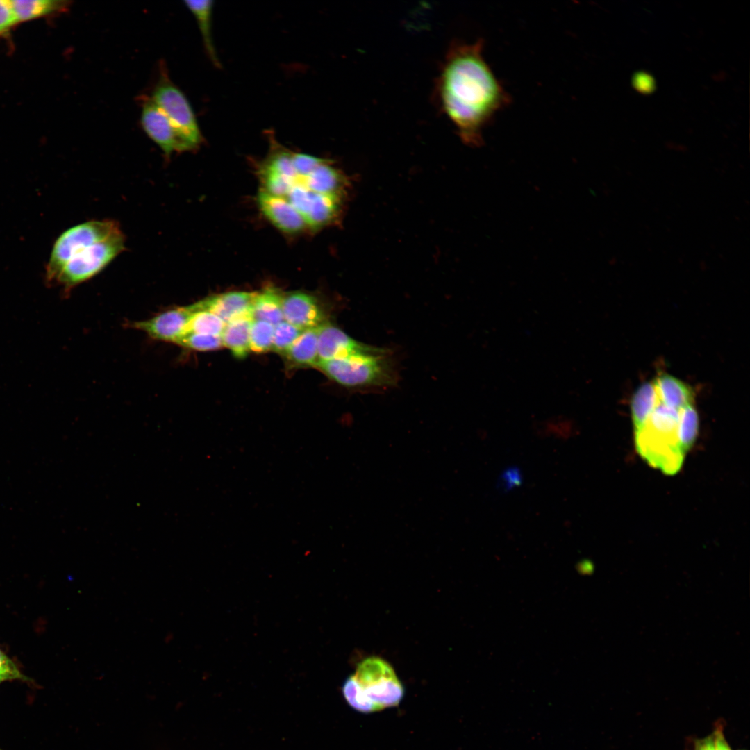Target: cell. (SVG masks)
<instances>
[{
	"label": "cell",
	"mask_w": 750,
	"mask_h": 750,
	"mask_svg": "<svg viewBox=\"0 0 750 750\" xmlns=\"http://www.w3.org/2000/svg\"><path fill=\"white\" fill-rule=\"evenodd\" d=\"M257 292L236 291L210 296L192 305L194 310L209 311L226 324L233 320L251 317V309Z\"/></svg>",
	"instance_id": "9"
},
{
	"label": "cell",
	"mask_w": 750,
	"mask_h": 750,
	"mask_svg": "<svg viewBox=\"0 0 750 750\" xmlns=\"http://www.w3.org/2000/svg\"><path fill=\"white\" fill-rule=\"evenodd\" d=\"M274 326L261 320L253 319L249 335V350L266 353L272 349Z\"/></svg>",
	"instance_id": "22"
},
{
	"label": "cell",
	"mask_w": 750,
	"mask_h": 750,
	"mask_svg": "<svg viewBox=\"0 0 750 750\" xmlns=\"http://www.w3.org/2000/svg\"><path fill=\"white\" fill-rule=\"evenodd\" d=\"M658 403L653 382L644 383L635 391L631 403L634 433L642 429Z\"/></svg>",
	"instance_id": "17"
},
{
	"label": "cell",
	"mask_w": 750,
	"mask_h": 750,
	"mask_svg": "<svg viewBox=\"0 0 750 750\" xmlns=\"http://www.w3.org/2000/svg\"><path fill=\"white\" fill-rule=\"evenodd\" d=\"M190 316L186 333L221 335L226 323L215 314L203 310H194Z\"/></svg>",
	"instance_id": "21"
},
{
	"label": "cell",
	"mask_w": 750,
	"mask_h": 750,
	"mask_svg": "<svg viewBox=\"0 0 750 750\" xmlns=\"http://www.w3.org/2000/svg\"><path fill=\"white\" fill-rule=\"evenodd\" d=\"M17 23L66 10L69 2L62 0H10Z\"/></svg>",
	"instance_id": "18"
},
{
	"label": "cell",
	"mask_w": 750,
	"mask_h": 750,
	"mask_svg": "<svg viewBox=\"0 0 750 750\" xmlns=\"http://www.w3.org/2000/svg\"><path fill=\"white\" fill-rule=\"evenodd\" d=\"M0 750H2V749H0Z\"/></svg>",
	"instance_id": "31"
},
{
	"label": "cell",
	"mask_w": 750,
	"mask_h": 750,
	"mask_svg": "<svg viewBox=\"0 0 750 750\" xmlns=\"http://www.w3.org/2000/svg\"><path fill=\"white\" fill-rule=\"evenodd\" d=\"M192 312L190 305L176 306L148 319L131 322L130 327L146 333L153 340L177 344L186 333Z\"/></svg>",
	"instance_id": "6"
},
{
	"label": "cell",
	"mask_w": 750,
	"mask_h": 750,
	"mask_svg": "<svg viewBox=\"0 0 750 750\" xmlns=\"http://www.w3.org/2000/svg\"><path fill=\"white\" fill-rule=\"evenodd\" d=\"M715 750H731L726 742L722 733L717 731L715 733Z\"/></svg>",
	"instance_id": "30"
},
{
	"label": "cell",
	"mask_w": 750,
	"mask_h": 750,
	"mask_svg": "<svg viewBox=\"0 0 750 750\" xmlns=\"http://www.w3.org/2000/svg\"><path fill=\"white\" fill-rule=\"evenodd\" d=\"M177 345L199 351L216 350L223 346L221 335L199 333L185 334L179 340Z\"/></svg>",
	"instance_id": "24"
},
{
	"label": "cell",
	"mask_w": 750,
	"mask_h": 750,
	"mask_svg": "<svg viewBox=\"0 0 750 750\" xmlns=\"http://www.w3.org/2000/svg\"><path fill=\"white\" fill-rule=\"evenodd\" d=\"M342 693L347 702L354 710L364 713L374 712L352 675L344 681Z\"/></svg>",
	"instance_id": "25"
},
{
	"label": "cell",
	"mask_w": 750,
	"mask_h": 750,
	"mask_svg": "<svg viewBox=\"0 0 750 750\" xmlns=\"http://www.w3.org/2000/svg\"><path fill=\"white\" fill-rule=\"evenodd\" d=\"M352 676L374 712L397 706L403 697V687L393 668L381 658L363 660Z\"/></svg>",
	"instance_id": "5"
},
{
	"label": "cell",
	"mask_w": 750,
	"mask_h": 750,
	"mask_svg": "<svg viewBox=\"0 0 750 750\" xmlns=\"http://www.w3.org/2000/svg\"><path fill=\"white\" fill-rule=\"evenodd\" d=\"M371 347V345L356 340L328 322H324L318 327L319 361L344 358L365 351Z\"/></svg>",
	"instance_id": "10"
},
{
	"label": "cell",
	"mask_w": 750,
	"mask_h": 750,
	"mask_svg": "<svg viewBox=\"0 0 750 750\" xmlns=\"http://www.w3.org/2000/svg\"><path fill=\"white\" fill-rule=\"evenodd\" d=\"M257 202L262 214L280 231L297 233L308 228L300 213L285 198L261 190Z\"/></svg>",
	"instance_id": "11"
},
{
	"label": "cell",
	"mask_w": 750,
	"mask_h": 750,
	"mask_svg": "<svg viewBox=\"0 0 750 750\" xmlns=\"http://www.w3.org/2000/svg\"><path fill=\"white\" fill-rule=\"evenodd\" d=\"M317 338L318 327L303 330L283 356L294 366L316 367Z\"/></svg>",
	"instance_id": "14"
},
{
	"label": "cell",
	"mask_w": 750,
	"mask_h": 750,
	"mask_svg": "<svg viewBox=\"0 0 750 750\" xmlns=\"http://www.w3.org/2000/svg\"><path fill=\"white\" fill-rule=\"evenodd\" d=\"M303 330L283 320L274 326L272 349L284 355Z\"/></svg>",
	"instance_id": "23"
},
{
	"label": "cell",
	"mask_w": 750,
	"mask_h": 750,
	"mask_svg": "<svg viewBox=\"0 0 750 750\" xmlns=\"http://www.w3.org/2000/svg\"><path fill=\"white\" fill-rule=\"evenodd\" d=\"M282 308L284 320L301 330L326 322L322 308L312 294L299 291L283 294Z\"/></svg>",
	"instance_id": "8"
},
{
	"label": "cell",
	"mask_w": 750,
	"mask_h": 750,
	"mask_svg": "<svg viewBox=\"0 0 750 750\" xmlns=\"http://www.w3.org/2000/svg\"><path fill=\"white\" fill-rule=\"evenodd\" d=\"M140 124L145 133L169 157L174 153H182L177 134L169 119L151 99L143 103Z\"/></svg>",
	"instance_id": "7"
},
{
	"label": "cell",
	"mask_w": 750,
	"mask_h": 750,
	"mask_svg": "<svg viewBox=\"0 0 750 750\" xmlns=\"http://www.w3.org/2000/svg\"><path fill=\"white\" fill-rule=\"evenodd\" d=\"M15 680L28 681L30 678L24 675L17 665L0 649V683Z\"/></svg>",
	"instance_id": "26"
},
{
	"label": "cell",
	"mask_w": 750,
	"mask_h": 750,
	"mask_svg": "<svg viewBox=\"0 0 750 750\" xmlns=\"http://www.w3.org/2000/svg\"><path fill=\"white\" fill-rule=\"evenodd\" d=\"M295 181L314 192L343 197L349 185L344 175L331 161L324 158L308 174H296Z\"/></svg>",
	"instance_id": "12"
},
{
	"label": "cell",
	"mask_w": 750,
	"mask_h": 750,
	"mask_svg": "<svg viewBox=\"0 0 750 750\" xmlns=\"http://www.w3.org/2000/svg\"><path fill=\"white\" fill-rule=\"evenodd\" d=\"M17 24L10 0H0V34Z\"/></svg>",
	"instance_id": "27"
},
{
	"label": "cell",
	"mask_w": 750,
	"mask_h": 750,
	"mask_svg": "<svg viewBox=\"0 0 750 750\" xmlns=\"http://www.w3.org/2000/svg\"></svg>",
	"instance_id": "32"
},
{
	"label": "cell",
	"mask_w": 750,
	"mask_h": 750,
	"mask_svg": "<svg viewBox=\"0 0 750 750\" xmlns=\"http://www.w3.org/2000/svg\"><path fill=\"white\" fill-rule=\"evenodd\" d=\"M695 750H715V735L699 741Z\"/></svg>",
	"instance_id": "29"
},
{
	"label": "cell",
	"mask_w": 750,
	"mask_h": 750,
	"mask_svg": "<svg viewBox=\"0 0 750 750\" xmlns=\"http://www.w3.org/2000/svg\"><path fill=\"white\" fill-rule=\"evenodd\" d=\"M125 235L112 219L90 220L62 232L46 265L47 283L67 292L103 270L125 249Z\"/></svg>",
	"instance_id": "2"
},
{
	"label": "cell",
	"mask_w": 750,
	"mask_h": 750,
	"mask_svg": "<svg viewBox=\"0 0 750 750\" xmlns=\"http://www.w3.org/2000/svg\"><path fill=\"white\" fill-rule=\"evenodd\" d=\"M253 318L243 317L226 323L221 335L223 346L238 358H244L249 350L250 328Z\"/></svg>",
	"instance_id": "15"
},
{
	"label": "cell",
	"mask_w": 750,
	"mask_h": 750,
	"mask_svg": "<svg viewBox=\"0 0 750 750\" xmlns=\"http://www.w3.org/2000/svg\"><path fill=\"white\" fill-rule=\"evenodd\" d=\"M699 429V416L693 404L678 410L677 438L682 452L685 453L693 444Z\"/></svg>",
	"instance_id": "20"
},
{
	"label": "cell",
	"mask_w": 750,
	"mask_h": 750,
	"mask_svg": "<svg viewBox=\"0 0 750 750\" xmlns=\"http://www.w3.org/2000/svg\"><path fill=\"white\" fill-rule=\"evenodd\" d=\"M184 3L185 6L193 14L197 22L208 56L215 66L219 67L220 62L217 58L212 38V12L213 1L210 0H188L185 1Z\"/></svg>",
	"instance_id": "19"
},
{
	"label": "cell",
	"mask_w": 750,
	"mask_h": 750,
	"mask_svg": "<svg viewBox=\"0 0 750 750\" xmlns=\"http://www.w3.org/2000/svg\"><path fill=\"white\" fill-rule=\"evenodd\" d=\"M483 40L455 42L448 50L438 83L440 106L462 142L483 144V131L510 97L483 56Z\"/></svg>",
	"instance_id": "1"
},
{
	"label": "cell",
	"mask_w": 750,
	"mask_h": 750,
	"mask_svg": "<svg viewBox=\"0 0 750 750\" xmlns=\"http://www.w3.org/2000/svg\"><path fill=\"white\" fill-rule=\"evenodd\" d=\"M316 367L347 388L387 387L397 379L390 351L374 346L344 358L319 361Z\"/></svg>",
	"instance_id": "3"
},
{
	"label": "cell",
	"mask_w": 750,
	"mask_h": 750,
	"mask_svg": "<svg viewBox=\"0 0 750 750\" xmlns=\"http://www.w3.org/2000/svg\"><path fill=\"white\" fill-rule=\"evenodd\" d=\"M283 296L273 288L257 292L251 309L253 319L265 321L273 326L283 321Z\"/></svg>",
	"instance_id": "16"
},
{
	"label": "cell",
	"mask_w": 750,
	"mask_h": 750,
	"mask_svg": "<svg viewBox=\"0 0 750 750\" xmlns=\"http://www.w3.org/2000/svg\"><path fill=\"white\" fill-rule=\"evenodd\" d=\"M151 99L166 115L179 140L182 152L196 150L203 136L192 107L182 90L162 76Z\"/></svg>",
	"instance_id": "4"
},
{
	"label": "cell",
	"mask_w": 750,
	"mask_h": 750,
	"mask_svg": "<svg viewBox=\"0 0 750 750\" xmlns=\"http://www.w3.org/2000/svg\"><path fill=\"white\" fill-rule=\"evenodd\" d=\"M653 383L660 403L676 410L693 404L692 390L678 378L662 374Z\"/></svg>",
	"instance_id": "13"
},
{
	"label": "cell",
	"mask_w": 750,
	"mask_h": 750,
	"mask_svg": "<svg viewBox=\"0 0 750 750\" xmlns=\"http://www.w3.org/2000/svg\"><path fill=\"white\" fill-rule=\"evenodd\" d=\"M522 483V475L517 468H510L506 470L500 478V487L504 490H508L519 485Z\"/></svg>",
	"instance_id": "28"
}]
</instances>
